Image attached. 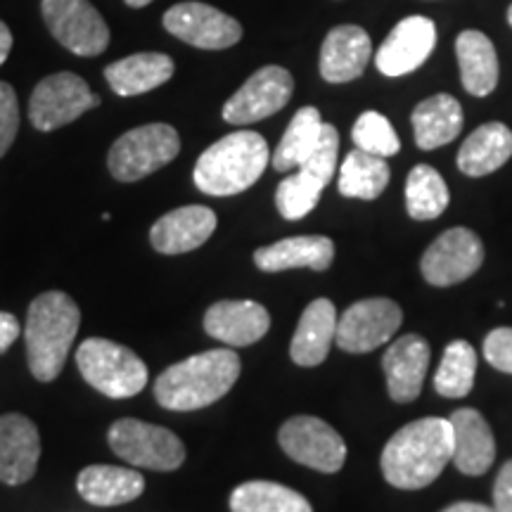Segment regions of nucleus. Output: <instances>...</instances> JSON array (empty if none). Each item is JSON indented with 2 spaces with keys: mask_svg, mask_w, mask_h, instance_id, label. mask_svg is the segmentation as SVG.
I'll return each mask as SVG.
<instances>
[{
  "mask_svg": "<svg viewBox=\"0 0 512 512\" xmlns=\"http://www.w3.org/2000/svg\"><path fill=\"white\" fill-rule=\"evenodd\" d=\"M415 145L420 150H437L458 138L463 131V107L448 93H437L422 100L413 110Z\"/></svg>",
  "mask_w": 512,
  "mask_h": 512,
  "instance_id": "nucleus-29",
  "label": "nucleus"
},
{
  "mask_svg": "<svg viewBox=\"0 0 512 512\" xmlns=\"http://www.w3.org/2000/svg\"><path fill=\"white\" fill-rule=\"evenodd\" d=\"M19 131V105L17 93L10 83L0 81V159L8 155Z\"/></svg>",
  "mask_w": 512,
  "mask_h": 512,
  "instance_id": "nucleus-36",
  "label": "nucleus"
},
{
  "mask_svg": "<svg viewBox=\"0 0 512 512\" xmlns=\"http://www.w3.org/2000/svg\"><path fill=\"white\" fill-rule=\"evenodd\" d=\"M335 261V242L325 235H302L287 238L275 245L261 247L254 252V264L259 271L280 273L290 268H311V271H328Z\"/></svg>",
  "mask_w": 512,
  "mask_h": 512,
  "instance_id": "nucleus-24",
  "label": "nucleus"
},
{
  "mask_svg": "<svg viewBox=\"0 0 512 512\" xmlns=\"http://www.w3.org/2000/svg\"><path fill=\"white\" fill-rule=\"evenodd\" d=\"M441 512H494V508H489V505L484 503H472V501H463V503H453L448 505L446 510Z\"/></svg>",
  "mask_w": 512,
  "mask_h": 512,
  "instance_id": "nucleus-41",
  "label": "nucleus"
},
{
  "mask_svg": "<svg viewBox=\"0 0 512 512\" xmlns=\"http://www.w3.org/2000/svg\"><path fill=\"white\" fill-rule=\"evenodd\" d=\"M337 152H339V133L335 126L325 124L323 136L316 152L299 166L297 174L287 176L275 190V207H278L283 219L299 221L309 216L328 188L337 171Z\"/></svg>",
  "mask_w": 512,
  "mask_h": 512,
  "instance_id": "nucleus-7",
  "label": "nucleus"
},
{
  "mask_svg": "<svg viewBox=\"0 0 512 512\" xmlns=\"http://www.w3.org/2000/svg\"><path fill=\"white\" fill-rule=\"evenodd\" d=\"M230 510L233 512H313L311 503L285 484L245 482L230 494Z\"/></svg>",
  "mask_w": 512,
  "mask_h": 512,
  "instance_id": "nucleus-32",
  "label": "nucleus"
},
{
  "mask_svg": "<svg viewBox=\"0 0 512 512\" xmlns=\"http://www.w3.org/2000/svg\"><path fill=\"white\" fill-rule=\"evenodd\" d=\"M451 192L434 166L418 164L406 181V209L415 221H434L444 214Z\"/></svg>",
  "mask_w": 512,
  "mask_h": 512,
  "instance_id": "nucleus-33",
  "label": "nucleus"
},
{
  "mask_svg": "<svg viewBox=\"0 0 512 512\" xmlns=\"http://www.w3.org/2000/svg\"><path fill=\"white\" fill-rule=\"evenodd\" d=\"M271 316L261 304L249 299H226L216 302L204 313V330L228 347H252L266 337Z\"/></svg>",
  "mask_w": 512,
  "mask_h": 512,
  "instance_id": "nucleus-18",
  "label": "nucleus"
},
{
  "mask_svg": "<svg viewBox=\"0 0 512 512\" xmlns=\"http://www.w3.org/2000/svg\"><path fill=\"white\" fill-rule=\"evenodd\" d=\"M456 57L463 88L475 98H486L498 86V55L491 38L467 29L456 38Z\"/></svg>",
  "mask_w": 512,
  "mask_h": 512,
  "instance_id": "nucleus-27",
  "label": "nucleus"
},
{
  "mask_svg": "<svg viewBox=\"0 0 512 512\" xmlns=\"http://www.w3.org/2000/svg\"><path fill=\"white\" fill-rule=\"evenodd\" d=\"M41 12L55 41L79 57H95L110 46V27L91 0H41Z\"/></svg>",
  "mask_w": 512,
  "mask_h": 512,
  "instance_id": "nucleus-9",
  "label": "nucleus"
},
{
  "mask_svg": "<svg viewBox=\"0 0 512 512\" xmlns=\"http://www.w3.org/2000/svg\"><path fill=\"white\" fill-rule=\"evenodd\" d=\"M152 0H126V5H131V8H145V5H150Z\"/></svg>",
  "mask_w": 512,
  "mask_h": 512,
  "instance_id": "nucleus-42",
  "label": "nucleus"
},
{
  "mask_svg": "<svg viewBox=\"0 0 512 512\" xmlns=\"http://www.w3.org/2000/svg\"><path fill=\"white\" fill-rule=\"evenodd\" d=\"M100 105L88 83L72 72L50 74L34 88L29 100L31 126L48 133L72 124L88 110Z\"/></svg>",
  "mask_w": 512,
  "mask_h": 512,
  "instance_id": "nucleus-10",
  "label": "nucleus"
},
{
  "mask_svg": "<svg viewBox=\"0 0 512 512\" xmlns=\"http://www.w3.org/2000/svg\"><path fill=\"white\" fill-rule=\"evenodd\" d=\"M41 458V434L27 415H0V482L27 484Z\"/></svg>",
  "mask_w": 512,
  "mask_h": 512,
  "instance_id": "nucleus-17",
  "label": "nucleus"
},
{
  "mask_svg": "<svg viewBox=\"0 0 512 512\" xmlns=\"http://www.w3.org/2000/svg\"><path fill=\"white\" fill-rule=\"evenodd\" d=\"M181 152V136L169 124H145L133 128L112 145L107 166L121 183L143 181Z\"/></svg>",
  "mask_w": 512,
  "mask_h": 512,
  "instance_id": "nucleus-6",
  "label": "nucleus"
},
{
  "mask_svg": "<svg viewBox=\"0 0 512 512\" xmlns=\"http://www.w3.org/2000/svg\"><path fill=\"white\" fill-rule=\"evenodd\" d=\"M453 456V432L448 418H420L401 427L382 451V475L396 489H425Z\"/></svg>",
  "mask_w": 512,
  "mask_h": 512,
  "instance_id": "nucleus-1",
  "label": "nucleus"
},
{
  "mask_svg": "<svg viewBox=\"0 0 512 512\" xmlns=\"http://www.w3.org/2000/svg\"><path fill=\"white\" fill-rule=\"evenodd\" d=\"M76 489L88 503L110 508V505L136 501L145 491V479L131 467L91 465L81 470L79 479H76Z\"/></svg>",
  "mask_w": 512,
  "mask_h": 512,
  "instance_id": "nucleus-28",
  "label": "nucleus"
},
{
  "mask_svg": "<svg viewBox=\"0 0 512 512\" xmlns=\"http://www.w3.org/2000/svg\"><path fill=\"white\" fill-rule=\"evenodd\" d=\"M484 358L489 366L512 375V328H496L486 335Z\"/></svg>",
  "mask_w": 512,
  "mask_h": 512,
  "instance_id": "nucleus-37",
  "label": "nucleus"
},
{
  "mask_svg": "<svg viewBox=\"0 0 512 512\" xmlns=\"http://www.w3.org/2000/svg\"><path fill=\"white\" fill-rule=\"evenodd\" d=\"M484 264V245L470 228H448L422 254V278L434 287H451L472 278Z\"/></svg>",
  "mask_w": 512,
  "mask_h": 512,
  "instance_id": "nucleus-13",
  "label": "nucleus"
},
{
  "mask_svg": "<svg viewBox=\"0 0 512 512\" xmlns=\"http://www.w3.org/2000/svg\"><path fill=\"white\" fill-rule=\"evenodd\" d=\"M448 422L453 432L451 463H456L458 470L470 477L489 472L496 460V439L484 415L475 408H458Z\"/></svg>",
  "mask_w": 512,
  "mask_h": 512,
  "instance_id": "nucleus-21",
  "label": "nucleus"
},
{
  "mask_svg": "<svg viewBox=\"0 0 512 512\" xmlns=\"http://www.w3.org/2000/svg\"><path fill=\"white\" fill-rule=\"evenodd\" d=\"M401 323L403 311L392 299H361L351 304L337 320L335 344L347 354H368L392 342Z\"/></svg>",
  "mask_w": 512,
  "mask_h": 512,
  "instance_id": "nucleus-12",
  "label": "nucleus"
},
{
  "mask_svg": "<svg viewBox=\"0 0 512 512\" xmlns=\"http://www.w3.org/2000/svg\"><path fill=\"white\" fill-rule=\"evenodd\" d=\"M242 370L233 349H214L174 363L157 377L155 399L166 411H200L223 399Z\"/></svg>",
  "mask_w": 512,
  "mask_h": 512,
  "instance_id": "nucleus-2",
  "label": "nucleus"
},
{
  "mask_svg": "<svg viewBox=\"0 0 512 512\" xmlns=\"http://www.w3.org/2000/svg\"><path fill=\"white\" fill-rule=\"evenodd\" d=\"M373 57V41L368 31L356 24H339L330 29L320 48V76L328 83H349L366 72Z\"/></svg>",
  "mask_w": 512,
  "mask_h": 512,
  "instance_id": "nucleus-19",
  "label": "nucleus"
},
{
  "mask_svg": "<svg viewBox=\"0 0 512 512\" xmlns=\"http://www.w3.org/2000/svg\"><path fill=\"white\" fill-rule=\"evenodd\" d=\"M337 320L330 299H316L306 306L290 344V356L297 366L316 368L328 358L337 337Z\"/></svg>",
  "mask_w": 512,
  "mask_h": 512,
  "instance_id": "nucleus-23",
  "label": "nucleus"
},
{
  "mask_svg": "<svg viewBox=\"0 0 512 512\" xmlns=\"http://www.w3.org/2000/svg\"><path fill=\"white\" fill-rule=\"evenodd\" d=\"M268 162H271V150L261 133L235 131L202 152L192 178L204 195H240L259 181Z\"/></svg>",
  "mask_w": 512,
  "mask_h": 512,
  "instance_id": "nucleus-4",
  "label": "nucleus"
},
{
  "mask_svg": "<svg viewBox=\"0 0 512 512\" xmlns=\"http://www.w3.org/2000/svg\"><path fill=\"white\" fill-rule=\"evenodd\" d=\"M430 344L420 335H403L387 347L382 358L387 389L392 401L411 403L420 396L427 368H430Z\"/></svg>",
  "mask_w": 512,
  "mask_h": 512,
  "instance_id": "nucleus-20",
  "label": "nucleus"
},
{
  "mask_svg": "<svg viewBox=\"0 0 512 512\" xmlns=\"http://www.w3.org/2000/svg\"><path fill=\"white\" fill-rule=\"evenodd\" d=\"M292 93V74L278 64H268L249 76L240 91L223 105V119L233 126L256 124L283 110Z\"/></svg>",
  "mask_w": 512,
  "mask_h": 512,
  "instance_id": "nucleus-14",
  "label": "nucleus"
},
{
  "mask_svg": "<svg viewBox=\"0 0 512 512\" xmlns=\"http://www.w3.org/2000/svg\"><path fill=\"white\" fill-rule=\"evenodd\" d=\"M164 29L200 50L233 48L242 38V27L235 17L211 8L207 3H178L164 15Z\"/></svg>",
  "mask_w": 512,
  "mask_h": 512,
  "instance_id": "nucleus-15",
  "label": "nucleus"
},
{
  "mask_svg": "<svg viewBox=\"0 0 512 512\" xmlns=\"http://www.w3.org/2000/svg\"><path fill=\"white\" fill-rule=\"evenodd\" d=\"M475 377L477 351L465 339H456L444 351L437 375H434V389L446 399H465L475 387Z\"/></svg>",
  "mask_w": 512,
  "mask_h": 512,
  "instance_id": "nucleus-34",
  "label": "nucleus"
},
{
  "mask_svg": "<svg viewBox=\"0 0 512 512\" xmlns=\"http://www.w3.org/2000/svg\"><path fill=\"white\" fill-rule=\"evenodd\" d=\"M278 441L292 460L311 467V470L325 472V475L342 470L344 460H347V444H344L342 434L313 415H294L287 420L280 427Z\"/></svg>",
  "mask_w": 512,
  "mask_h": 512,
  "instance_id": "nucleus-11",
  "label": "nucleus"
},
{
  "mask_svg": "<svg viewBox=\"0 0 512 512\" xmlns=\"http://www.w3.org/2000/svg\"><path fill=\"white\" fill-rule=\"evenodd\" d=\"M81 325V311L69 294L43 292L29 306L27 337L29 370L38 382H53L62 373Z\"/></svg>",
  "mask_w": 512,
  "mask_h": 512,
  "instance_id": "nucleus-3",
  "label": "nucleus"
},
{
  "mask_svg": "<svg viewBox=\"0 0 512 512\" xmlns=\"http://www.w3.org/2000/svg\"><path fill=\"white\" fill-rule=\"evenodd\" d=\"M12 50V31L8 29V24L0 22V67H3V62L8 60Z\"/></svg>",
  "mask_w": 512,
  "mask_h": 512,
  "instance_id": "nucleus-40",
  "label": "nucleus"
},
{
  "mask_svg": "<svg viewBox=\"0 0 512 512\" xmlns=\"http://www.w3.org/2000/svg\"><path fill=\"white\" fill-rule=\"evenodd\" d=\"M76 366L83 380L110 399H131L143 392L147 384L143 358L112 339H86L76 349Z\"/></svg>",
  "mask_w": 512,
  "mask_h": 512,
  "instance_id": "nucleus-5",
  "label": "nucleus"
},
{
  "mask_svg": "<svg viewBox=\"0 0 512 512\" xmlns=\"http://www.w3.org/2000/svg\"><path fill=\"white\" fill-rule=\"evenodd\" d=\"M508 22H510V27H512V5L508 8Z\"/></svg>",
  "mask_w": 512,
  "mask_h": 512,
  "instance_id": "nucleus-43",
  "label": "nucleus"
},
{
  "mask_svg": "<svg viewBox=\"0 0 512 512\" xmlns=\"http://www.w3.org/2000/svg\"><path fill=\"white\" fill-rule=\"evenodd\" d=\"M389 178H392V171H389L387 159L368 155L356 147L339 166L337 188L351 200H377L387 190Z\"/></svg>",
  "mask_w": 512,
  "mask_h": 512,
  "instance_id": "nucleus-30",
  "label": "nucleus"
},
{
  "mask_svg": "<svg viewBox=\"0 0 512 512\" xmlns=\"http://www.w3.org/2000/svg\"><path fill=\"white\" fill-rule=\"evenodd\" d=\"M19 332L22 330H19L17 318L8 311H0V354H5L17 342Z\"/></svg>",
  "mask_w": 512,
  "mask_h": 512,
  "instance_id": "nucleus-39",
  "label": "nucleus"
},
{
  "mask_svg": "<svg viewBox=\"0 0 512 512\" xmlns=\"http://www.w3.org/2000/svg\"><path fill=\"white\" fill-rule=\"evenodd\" d=\"M434 46H437V27L430 17L411 15L401 19L377 50V72L389 79L411 74L427 62Z\"/></svg>",
  "mask_w": 512,
  "mask_h": 512,
  "instance_id": "nucleus-16",
  "label": "nucleus"
},
{
  "mask_svg": "<svg viewBox=\"0 0 512 512\" xmlns=\"http://www.w3.org/2000/svg\"><path fill=\"white\" fill-rule=\"evenodd\" d=\"M323 119L316 107H302L294 114L285 136L280 138L278 147L271 155V164L275 171L299 169L309 159L323 136Z\"/></svg>",
  "mask_w": 512,
  "mask_h": 512,
  "instance_id": "nucleus-31",
  "label": "nucleus"
},
{
  "mask_svg": "<svg viewBox=\"0 0 512 512\" xmlns=\"http://www.w3.org/2000/svg\"><path fill=\"white\" fill-rule=\"evenodd\" d=\"M216 214L202 204L169 211L150 230V242L159 254H185L202 247L216 230Z\"/></svg>",
  "mask_w": 512,
  "mask_h": 512,
  "instance_id": "nucleus-22",
  "label": "nucleus"
},
{
  "mask_svg": "<svg viewBox=\"0 0 512 512\" xmlns=\"http://www.w3.org/2000/svg\"><path fill=\"white\" fill-rule=\"evenodd\" d=\"M351 140L358 150L377 157H394L401 150V140L396 136L392 121L380 112H363L351 128Z\"/></svg>",
  "mask_w": 512,
  "mask_h": 512,
  "instance_id": "nucleus-35",
  "label": "nucleus"
},
{
  "mask_svg": "<svg viewBox=\"0 0 512 512\" xmlns=\"http://www.w3.org/2000/svg\"><path fill=\"white\" fill-rule=\"evenodd\" d=\"M494 512H512V460L498 470L494 484Z\"/></svg>",
  "mask_w": 512,
  "mask_h": 512,
  "instance_id": "nucleus-38",
  "label": "nucleus"
},
{
  "mask_svg": "<svg viewBox=\"0 0 512 512\" xmlns=\"http://www.w3.org/2000/svg\"><path fill=\"white\" fill-rule=\"evenodd\" d=\"M512 157V131L501 121H489L482 124L458 152V169L470 178H482L494 174Z\"/></svg>",
  "mask_w": 512,
  "mask_h": 512,
  "instance_id": "nucleus-26",
  "label": "nucleus"
},
{
  "mask_svg": "<svg viewBox=\"0 0 512 512\" xmlns=\"http://www.w3.org/2000/svg\"><path fill=\"white\" fill-rule=\"evenodd\" d=\"M176 72L174 60L164 53H136L112 62L105 69V79L119 98H133L164 86Z\"/></svg>",
  "mask_w": 512,
  "mask_h": 512,
  "instance_id": "nucleus-25",
  "label": "nucleus"
},
{
  "mask_svg": "<svg viewBox=\"0 0 512 512\" xmlns=\"http://www.w3.org/2000/svg\"><path fill=\"white\" fill-rule=\"evenodd\" d=\"M110 448L133 467L155 472H174L183 465L185 446L166 427L136 418H121L107 432Z\"/></svg>",
  "mask_w": 512,
  "mask_h": 512,
  "instance_id": "nucleus-8",
  "label": "nucleus"
}]
</instances>
